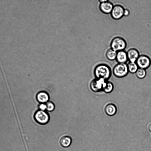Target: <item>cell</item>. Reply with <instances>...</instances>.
<instances>
[{
    "label": "cell",
    "instance_id": "6da1fadb",
    "mask_svg": "<svg viewBox=\"0 0 151 151\" xmlns=\"http://www.w3.org/2000/svg\"><path fill=\"white\" fill-rule=\"evenodd\" d=\"M93 73L96 78H102L108 81L111 76L112 72L111 68L108 65L101 63L95 67Z\"/></svg>",
    "mask_w": 151,
    "mask_h": 151
},
{
    "label": "cell",
    "instance_id": "7a4b0ae2",
    "mask_svg": "<svg viewBox=\"0 0 151 151\" xmlns=\"http://www.w3.org/2000/svg\"><path fill=\"white\" fill-rule=\"evenodd\" d=\"M127 46V42L122 37L116 36L111 40L110 43V48L117 52L124 50Z\"/></svg>",
    "mask_w": 151,
    "mask_h": 151
},
{
    "label": "cell",
    "instance_id": "3957f363",
    "mask_svg": "<svg viewBox=\"0 0 151 151\" xmlns=\"http://www.w3.org/2000/svg\"><path fill=\"white\" fill-rule=\"evenodd\" d=\"M114 75L118 78H122L127 76L129 73L126 63H118L113 67Z\"/></svg>",
    "mask_w": 151,
    "mask_h": 151
},
{
    "label": "cell",
    "instance_id": "277c9868",
    "mask_svg": "<svg viewBox=\"0 0 151 151\" xmlns=\"http://www.w3.org/2000/svg\"><path fill=\"white\" fill-rule=\"evenodd\" d=\"M34 118L38 124L45 125L48 123L50 120V116L47 111H42L38 109L35 111Z\"/></svg>",
    "mask_w": 151,
    "mask_h": 151
},
{
    "label": "cell",
    "instance_id": "5b68a950",
    "mask_svg": "<svg viewBox=\"0 0 151 151\" xmlns=\"http://www.w3.org/2000/svg\"><path fill=\"white\" fill-rule=\"evenodd\" d=\"M107 81L102 78H95L90 83V88L94 92L103 91Z\"/></svg>",
    "mask_w": 151,
    "mask_h": 151
},
{
    "label": "cell",
    "instance_id": "8992f818",
    "mask_svg": "<svg viewBox=\"0 0 151 151\" xmlns=\"http://www.w3.org/2000/svg\"><path fill=\"white\" fill-rule=\"evenodd\" d=\"M136 63L139 68L146 70L150 66L151 60L148 56L142 54L139 55Z\"/></svg>",
    "mask_w": 151,
    "mask_h": 151
},
{
    "label": "cell",
    "instance_id": "52a82bcc",
    "mask_svg": "<svg viewBox=\"0 0 151 151\" xmlns=\"http://www.w3.org/2000/svg\"><path fill=\"white\" fill-rule=\"evenodd\" d=\"M124 7L120 4L114 5L110 14L111 17L115 20L120 19L124 16Z\"/></svg>",
    "mask_w": 151,
    "mask_h": 151
},
{
    "label": "cell",
    "instance_id": "ba28073f",
    "mask_svg": "<svg viewBox=\"0 0 151 151\" xmlns=\"http://www.w3.org/2000/svg\"><path fill=\"white\" fill-rule=\"evenodd\" d=\"M112 2L107 0L106 1L100 3L99 9L100 11L105 14H110L114 6Z\"/></svg>",
    "mask_w": 151,
    "mask_h": 151
},
{
    "label": "cell",
    "instance_id": "9c48e42d",
    "mask_svg": "<svg viewBox=\"0 0 151 151\" xmlns=\"http://www.w3.org/2000/svg\"><path fill=\"white\" fill-rule=\"evenodd\" d=\"M128 60L129 62H135L139 56V52L134 48L129 49L127 52Z\"/></svg>",
    "mask_w": 151,
    "mask_h": 151
},
{
    "label": "cell",
    "instance_id": "30bf717a",
    "mask_svg": "<svg viewBox=\"0 0 151 151\" xmlns=\"http://www.w3.org/2000/svg\"><path fill=\"white\" fill-rule=\"evenodd\" d=\"M37 101L40 103L46 104L49 101L50 96L48 93L45 91L38 92L36 95Z\"/></svg>",
    "mask_w": 151,
    "mask_h": 151
},
{
    "label": "cell",
    "instance_id": "8fae6325",
    "mask_svg": "<svg viewBox=\"0 0 151 151\" xmlns=\"http://www.w3.org/2000/svg\"><path fill=\"white\" fill-rule=\"evenodd\" d=\"M105 114L108 116H112L114 115L117 111V108L114 104L110 103L107 104L104 109Z\"/></svg>",
    "mask_w": 151,
    "mask_h": 151
},
{
    "label": "cell",
    "instance_id": "7c38bea8",
    "mask_svg": "<svg viewBox=\"0 0 151 151\" xmlns=\"http://www.w3.org/2000/svg\"><path fill=\"white\" fill-rule=\"evenodd\" d=\"M116 60L118 63H126L128 60L127 52L124 50L117 52Z\"/></svg>",
    "mask_w": 151,
    "mask_h": 151
},
{
    "label": "cell",
    "instance_id": "4fadbf2b",
    "mask_svg": "<svg viewBox=\"0 0 151 151\" xmlns=\"http://www.w3.org/2000/svg\"><path fill=\"white\" fill-rule=\"evenodd\" d=\"M71 137L68 136H64L60 139L59 143L63 147H69L72 143Z\"/></svg>",
    "mask_w": 151,
    "mask_h": 151
},
{
    "label": "cell",
    "instance_id": "5bb4252c",
    "mask_svg": "<svg viewBox=\"0 0 151 151\" xmlns=\"http://www.w3.org/2000/svg\"><path fill=\"white\" fill-rule=\"evenodd\" d=\"M117 52L111 48L108 49L105 53V56L109 60L113 61L116 60Z\"/></svg>",
    "mask_w": 151,
    "mask_h": 151
},
{
    "label": "cell",
    "instance_id": "9a60e30c",
    "mask_svg": "<svg viewBox=\"0 0 151 151\" xmlns=\"http://www.w3.org/2000/svg\"><path fill=\"white\" fill-rule=\"evenodd\" d=\"M127 65L129 72L132 74L135 73L139 68L135 62H129Z\"/></svg>",
    "mask_w": 151,
    "mask_h": 151
},
{
    "label": "cell",
    "instance_id": "2e32d148",
    "mask_svg": "<svg viewBox=\"0 0 151 151\" xmlns=\"http://www.w3.org/2000/svg\"><path fill=\"white\" fill-rule=\"evenodd\" d=\"M114 88V85L111 82L108 81L103 91L106 93H110L112 92Z\"/></svg>",
    "mask_w": 151,
    "mask_h": 151
},
{
    "label": "cell",
    "instance_id": "e0dca14e",
    "mask_svg": "<svg viewBox=\"0 0 151 151\" xmlns=\"http://www.w3.org/2000/svg\"><path fill=\"white\" fill-rule=\"evenodd\" d=\"M135 73L137 78L142 79L146 76L147 72L146 70L139 68Z\"/></svg>",
    "mask_w": 151,
    "mask_h": 151
},
{
    "label": "cell",
    "instance_id": "ac0fdd59",
    "mask_svg": "<svg viewBox=\"0 0 151 151\" xmlns=\"http://www.w3.org/2000/svg\"><path fill=\"white\" fill-rule=\"evenodd\" d=\"M47 105V111L51 112L55 109V106L53 102L49 101L46 103Z\"/></svg>",
    "mask_w": 151,
    "mask_h": 151
},
{
    "label": "cell",
    "instance_id": "d6986e66",
    "mask_svg": "<svg viewBox=\"0 0 151 151\" xmlns=\"http://www.w3.org/2000/svg\"><path fill=\"white\" fill-rule=\"evenodd\" d=\"M38 107L39 110L42 111H46L47 107L46 104L40 103Z\"/></svg>",
    "mask_w": 151,
    "mask_h": 151
},
{
    "label": "cell",
    "instance_id": "ffe728a7",
    "mask_svg": "<svg viewBox=\"0 0 151 151\" xmlns=\"http://www.w3.org/2000/svg\"><path fill=\"white\" fill-rule=\"evenodd\" d=\"M130 14L129 10L127 9H125L124 12V16L127 17Z\"/></svg>",
    "mask_w": 151,
    "mask_h": 151
},
{
    "label": "cell",
    "instance_id": "44dd1931",
    "mask_svg": "<svg viewBox=\"0 0 151 151\" xmlns=\"http://www.w3.org/2000/svg\"><path fill=\"white\" fill-rule=\"evenodd\" d=\"M148 128L149 130L151 132V122L148 125Z\"/></svg>",
    "mask_w": 151,
    "mask_h": 151
},
{
    "label": "cell",
    "instance_id": "7402d4cb",
    "mask_svg": "<svg viewBox=\"0 0 151 151\" xmlns=\"http://www.w3.org/2000/svg\"><path fill=\"white\" fill-rule=\"evenodd\" d=\"M107 0H99V1L100 3H103L106 1Z\"/></svg>",
    "mask_w": 151,
    "mask_h": 151
}]
</instances>
